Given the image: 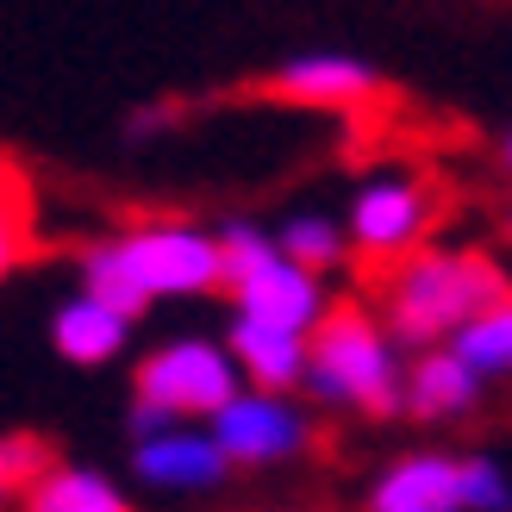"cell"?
Here are the masks:
<instances>
[{"instance_id":"20","label":"cell","mask_w":512,"mask_h":512,"mask_svg":"<svg viewBox=\"0 0 512 512\" xmlns=\"http://www.w3.org/2000/svg\"><path fill=\"white\" fill-rule=\"evenodd\" d=\"M19 256H25V213H13L7 200H0V281L19 269Z\"/></svg>"},{"instance_id":"12","label":"cell","mask_w":512,"mask_h":512,"mask_svg":"<svg viewBox=\"0 0 512 512\" xmlns=\"http://www.w3.org/2000/svg\"><path fill=\"white\" fill-rule=\"evenodd\" d=\"M125 338H132V319L113 313L107 300H94L88 288L82 294H69L57 306V319H50V344H57L75 369H100V363H113V356L125 350Z\"/></svg>"},{"instance_id":"11","label":"cell","mask_w":512,"mask_h":512,"mask_svg":"<svg viewBox=\"0 0 512 512\" xmlns=\"http://www.w3.org/2000/svg\"><path fill=\"white\" fill-rule=\"evenodd\" d=\"M232 363L244 375V388H263V394H294L306 388V331H281V325H256V319H232Z\"/></svg>"},{"instance_id":"21","label":"cell","mask_w":512,"mask_h":512,"mask_svg":"<svg viewBox=\"0 0 512 512\" xmlns=\"http://www.w3.org/2000/svg\"><path fill=\"white\" fill-rule=\"evenodd\" d=\"M500 157H506V169H512V132H506V144H500Z\"/></svg>"},{"instance_id":"18","label":"cell","mask_w":512,"mask_h":512,"mask_svg":"<svg viewBox=\"0 0 512 512\" xmlns=\"http://www.w3.org/2000/svg\"><path fill=\"white\" fill-rule=\"evenodd\" d=\"M50 469H57V456H50L44 438H32V431H19V438H0V500L32 494Z\"/></svg>"},{"instance_id":"5","label":"cell","mask_w":512,"mask_h":512,"mask_svg":"<svg viewBox=\"0 0 512 512\" xmlns=\"http://www.w3.org/2000/svg\"><path fill=\"white\" fill-rule=\"evenodd\" d=\"M431 225H438V188L425 182V175H369L363 188L350 194V244L375 256V263H406V256H419V244L431 238Z\"/></svg>"},{"instance_id":"4","label":"cell","mask_w":512,"mask_h":512,"mask_svg":"<svg viewBox=\"0 0 512 512\" xmlns=\"http://www.w3.org/2000/svg\"><path fill=\"white\" fill-rule=\"evenodd\" d=\"M132 394L138 400H157L163 413H175V419L188 425V419L225 413V406L244 394V375L232 363V350L213 344V338H169V344H157L138 363Z\"/></svg>"},{"instance_id":"14","label":"cell","mask_w":512,"mask_h":512,"mask_svg":"<svg viewBox=\"0 0 512 512\" xmlns=\"http://www.w3.org/2000/svg\"><path fill=\"white\" fill-rule=\"evenodd\" d=\"M25 512H132V500L119 494L113 475L82 469V463H57L25 494Z\"/></svg>"},{"instance_id":"2","label":"cell","mask_w":512,"mask_h":512,"mask_svg":"<svg viewBox=\"0 0 512 512\" xmlns=\"http://www.w3.org/2000/svg\"><path fill=\"white\" fill-rule=\"evenodd\" d=\"M506 294H512V281L488 250L431 244L388 275V331H394V344L438 350Z\"/></svg>"},{"instance_id":"3","label":"cell","mask_w":512,"mask_h":512,"mask_svg":"<svg viewBox=\"0 0 512 512\" xmlns=\"http://www.w3.org/2000/svg\"><path fill=\"white\" fill-rule=\"evenodd\" d=\"M306 344H313V356H306V394L319 406H344V413H369V419L406 413L400 344L363 300L331 306Z\"/></svg>"},{"instance_id":"16","label":"cell","mask_w":512,"mask_h":512,"mask_svg":"<svg viewBox=\"0 0 512 512\" xmlns=\"http://www.w3.org/2000/svg\"><path fill=\"white\" fill-rule=\"evenodd\" d=\"M281 256L300 269H313V275H331V269H344V256H350V232L344 225H331L325 213H294L288 225L275 232Z\"/></svg>"},{"instance_id":"10","label":"cell","mask_w":512,"mask_h":512,"mask_svg":"<svg viewBox=\"0 0 512 512\" xmlns=\"http://www.w3.org/2000/svg\"><path fill=\"white\" fill-rule=\"evenodd\" d=\"M269 94L300 100V107H363L369 94H381V75L363 57L344 50H319V57H294L269 75Z\"/></svg>"},{"instance_id":"1","label":"cell","mask_w":512,"mask_h":512,"mask_svg":"<svg viewBox=\"0 0 512 512\" xmlns=\"http://www.w3.org/2000/svg\"><path fill=\"white\" fill-rule=\"evenodd\" d=\"M82 288L94 300H107L113 313L144 319L150 300H188V294H213L225 288V263H219V232L200 225H125V232L100 238L82 250Z\"/></svg>"},{"instance_id":"8","label":"cell","mask_w":512,"mask_h":512,"mask_svg":"<svg viewBox=\"0 0 512 512\" xmlns=\"http://www.w3.org/2000/svg\"><path fill=\"white\" fill-rule=\"evenodd\" d=\"M232 306H238V319L281 325V331H306V338H313L319 319L331 313V300H325V275L288 263V256H275V263H263L256 275H244L238 288H232Z\"/></svg>"},{"instance_id":"17","label":"cell","mask_w":512,"mask_h":512,"mask_svg":"<svg viewBox=\"0 0 512 512\" xmlns=\"http://www.w3.org/2000/svg\"><path fill=\"white\" fill-rule=\"evenodd\" d=\"M281 244L275 232H263V225H250V219H225L219 225V263H225V288H238L244 275H256L263 263H275Z\"/></svg>"},{"instance_id":"19","label":"cell","mask_w":512,"mask_h":512,"mask_svg":"<svg viewBox=\"0 0 512 512\" xmlns=\"http://www.w3.org/2000/svg\"><path fill=\"white\" fill-rule=\"evenodd\" d=\"M463 512H512V475L494 456H463Z\"/></svg>"},{"instance_id":"13","label":"cell","mask_w":512,"mask_h":512,"mask_svg":"<svg viewBox=\"0 0 512 512\" xmlns=\"http://www.w3.org/2000/svg\"><path fill=\"white\" fill-rule=\"evenodd\" d=\"M475 400H481V375L450 344L425 350L413 375H406V413L413 419H463Z\"/></svg>"},{"instance_id":"7","label":"cell","mask_w":512,"mask_h":512,"mask_svg":"<svg viewBox=\"0 0 512 512\" xmlns=\"http://www.w3.org/2000/svg\"><path fill=\"white\" fill-rule=\"evenodd\" d=\"M132 475L144 488H157V494H207V488H219V481L232 475V463H225L213 431L169 425L157 438L132 444Z\"/></svg>"},{"instance_id":"6","label":"cell","mask_w":512,"mask_h":512,"mask_svg":"<svg viewBox=\"0 0 512 512\" xmlns=\"http://www.w3.org/2000/svg\"><path fill=\"white\" fill-rule=\"evenodd\" d=\"M207 431L219 438L232 469H281V463H294V456L313 450L306 406L294 394H263V388H244L225 413L207 419Z\"/></svg>"},{"instance_id":"22","label":"cell","mask_w":512,"mask_h":512,"mask_svg":"<svg viewBox=\"0 0 512 512\" xmlns=\"http://www.w3.org/2000/svg\"><path fill=\"white\" fill-rule=\"evenodd\" d=\"M506 238H512V213H506Z\"/></svg>"},{"instance_id":"15","label":"cell","mask_w":512,"mask_h":512,"mask_svg":"<svg viewBox=\"0 0 512 512\" xmlns=\"http://www.w3.org/2000/svg\"><path fill=\"white\" fill-rule=\"evenodd\" d=\"M450 350L463 356V363H469L481 381L512 375V294H506V300H494L481 319H469V325L450 338Z\"/></svg>"},{"instance_id":"9","label":"cell","mask_w":512,"mask_h":512,"mask_svg":"<svg viewBox=\"0 0 512 512\" xmlns=\"http://www.w3.org/2000/svg\"><path fill=\"white\" fill-rule=\"evenodd\" d=\"M363 512H463V456L413 450L369 481Z\"/></svg>"}]
</instances>
